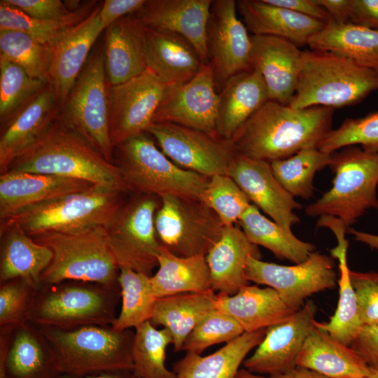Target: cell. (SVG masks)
Segmentation results:
<instances>
[{
	"label": "cell",
	"mask_w": 378,
	"mask_h": 378,
	"mask_svg": "<svg viewBox=\"0 0 378 378\" xmlns=\"http://www.w3.org/2000/svg\"><path fill=\"white\" fill-rule=\"evenodd\" d=\"M334 109L323 106L296 108L269 100L235 132L237 153L271 162L302 149L318 147L332 130Z\"/></svg>",
	"instance_id": "obj_1"
},
{
	"label": "cell",
	"mask_w": 378,
	"mask_h": 378,
	"mask_svg": "<svg viewBox=\"0 0 378 378\" xmlns=\"http://www.w3.org/2000/svg\"><path fill=\"white\" fill-rule=\"evenodd\" d=\"M7 172L79 178L130 192L115 164L107 161L59 115L38 141L13 162Z\"/></svg>",
	"instance_id": "obj_2"
},
{
	"label": "cell",
	"mask_w": 378,
	"mask_h": 378,
	"mask_svg": "<svg viewBox=\"0 0 378 378\" xmlns=\"http://www.w3.org/2000/svg\"><path fill=\"white\" fill-rule=\"evenodd\" d=\"M378 90V74L339 55L303 50L294 96L288 104L296 108H331L358 104Z\"/></svg>",
	"instance_id": "obj_3"
},
{
	"label": "cell",
	"mask_w": 378,
	"mask_h": 378,
	"mask_svg": "<svg viewBox=\"0 0 378 378\" xmlns=\"http://www.w3.org/2000/svg\"><path fill=\"white\" fill-rule=\"evenodd\" d=\"M121 291L120 285L69 280L39 289L27 322L37 328L71 330L89 326H111Z\"/></svg>",
	"instance_id": "obj_4"
},
{
	"label": "cell",
	"mask_w": 378,
	"mask_h": 378,
	"mask_svg": "<svg viewBox=\"0 0 378 378\" xmlns=\"http://www.w3.org/2000/svg\"><path fill=\"white\" fill-rule=\"evenodd\" d=\"M113 164L131 193L160 197L172 195L201 200L210 179L176 165L146 132L115 146Z\"/></svg>",
	"instance_id": "obj_5"
},
{
	"label": "cell",
	"mask_w": 378,
	"mask_h": 378,
	"mask_svg": "<svg viewBox=\"0 0 378 378\" xmlns=\"http://www.w3.org/2000/svg\"><path fill=\"white\" fill-rule=\"evenodd\" d=\"M31 237L52 253L51 262L41 274L42 286L69 280L119 284L120 269L109 248L105 226L45 232Z\"/></svg>",
	"instance_id": "obj_6"
},
{
	"label": "cell",
	"mask_w": 378,
	"mask_h": 378,
	"mask_svg": "<svg viewBox=\"0 0 378 378\" xmlns=\"http://www.w3.org/2000/svg\"><path fill=\"white\" fill-rule=\"evenodd\" d=\"M129 193L94 185L24 208L1 223L15 224L30 237L50 232L106 227Z\"/></svg>",
	"instance_id": "obj_7"
},
{
	"label": "cell",
	"mask_w": 378,
	"mask_h": 378,
	"mask_svg": "<svg viewBox=\"0 0 378 378\" xmlns=\"http://www.w3.org/2000/svg\"><path fill=\"white\" fill-rule=\"evenodd\" d=\"M55 350L62 374L85 377L133 369L134 332L111 326H89L71 330L38 328Z\"/></svg>",
	"instance_id": "obj_8"
},
{
	"label": "cell",
	"mask_w": 378,
	"mask_h": 378,
	"mask_svg": "<svg viewBox=\"0 0 378 378\" xmlns=\"http://www.w3.org/2000/svg\"><path fill=\"white\" fill-rule=\"evenodd\" d=\"M331 188L305 208L310 217L334 216L349 227L367 210L378 209V152L350 146L332 153Z\"/></svg>",
	"instance_id": "obj_9"
},
{
	"label": "cell",
	"mask_w": 378,
	"mask_h": 378,
	"mask_svg": "<svg viewBox=\"0 0 378 378\" xmlns=\"http://www.w3.org/2000/svg\"><path fill=\"white\" fill-rule=\"evenodd\" d=\"M104 50L91 55L61 108L59 118L113 163L109 136V90Z\"/></svg>",
	"instance_id": "obj_10"
},
{
	"label": "cell",
	"mask_w": 378,
	"mask_h": 378,
	"mask_svg": "<svg viewBox=\"0 0 378 378\" xmlns=\"http://www.w3.org/2000/svg\"><path fill=\"white\" fill-rule=\"evenodd\" d=\"M119 207L106 226L107 241L120 268L151 276L158 266L162 245L155 227L161 203L154 195L134 193Z\"/></svg>",
	"instance_id": "obj_11"
},
{
	"label": "cell",
	"mask_w": 378,
	"mask_h": 378,
	"mask_svg": "<svg viewBox=\"0 0 378 378\" xmlns=\"http://www.w3.org/2000/svg\"><path fill=\"white\" fill-rule=\"evenodd\" d=\"M160 200L155 216L160 244L178 256H206L224 228L217 214L200 200L172 195Z\"/></svg>",
	"instance_id": "obj_12"
},
{
	"label": "cell",
	"mask_w": 378,
	"mask_h": 378,
	"mask_svg": "<svg viewBox=\"0 0 378 378\" xmlns=\"http://www.w3.org/2000/svg\"><path fill=\"white\" fill-rule=\"evenodd\" d=\"M333 259L314 251L303 262L281 265L250 256L245 276L248 281L274 289L284 302L295 312L312 295L332 289L337 279Z\"/></svg>",
	"instance_id": "obj_13"
},
{
	"label": "cell",
	"mask_w": 378,
	"mask_h": 378,
	"mask_svg": "<svg viewBox=\"0 0 378 378\" xmlns=\"http://www.w3.org/2000/svg\"><path fill=\"white\" fill-rule=\"evenodd\" d=\"M148 133L178 167L207 177L227 174L237 151L230 140L169 122H153Z\"/></svg>",
	"instance_id": "obj_14"
},
{
	"label": "cell",
	"mask_w": 378,
	"mask_h": 378,
	"mask_svg": "<svg viewBox=\"0 0 378 378\" xmlns=\"http://www.w3.org/2000/svg\"><path fill=\"white\" fill-rule=\"evenodd\" d=\"M167 86L149 69L110 86L109 136L113 148L146 132Z\"/></svg>",
	"instance_id": "obj_15"
},
{
	"label": "cell",
	"mask_w": 378,
	"mask_h": 378,
	"mask_svg": "<svg viewBox=\"0 0 378 378\" xmlns=\"http://www.w3.org/2000/svg\"><path fill=\"white\" fill-rule=\"evenodd\" d=\"M215 86L212 64H202L189 81L167 86L153 122L177 124L220 137L216 125L218 94Z\"/></svg>",
	"instance_id": "obj_16"
},
{
	"label": "cell",
	"mask_w": 378,
	"mask_h": 378,
	"mask_svg": "<svg viewBox=\"0 0 378 378\" xmlns=\"http://www.w3.org/2000/svg\"><path fill=\"white\" fill-rule=\"evenodd\" d=\"M238 16L237 1L212 0L206 27V46L216 81L224 83L251 69V36Z\"/></svg>",
	"instance_id": "obj_17"
},
{
	"label": "cell",
	"mask_w": 378,
	"mask_h": 378,
	"mask_svg": "<svg viewBox=\"0 0 378 378\" xmlns=\"http://www.w3.org/2000/svg\"><path fill=\"white\" fill-rule=\"evenodd\" d=\"M316 310L314 301L307 300L288 320L267 328L254 353L243 362L244 368L265 376L279 375L295 368L303 344L314 327Z\"/></svg>",
	"instance_id": "obj_18"
},
{
	"label": "cell",
	"mask_w": 378,
	"mask_h": 378,
	"mask_svg": "<svg viewBox=\"0 0 378 378\" xmlns=\"http://www.w3.org/2000/svg\"><path fill=\"white\" fill-rule=\"evenodd\" d=\"M227 175L230 176L255 206L273 221L291 230L300 218L295 209L302 208L274 176L270 163L237 153Z\"/></svg>",
	"instance_id": "obj_19"
},
{
	"label": "cell",
	"mask_w": 378,
	"mask_h": 378,
	"mask_svg": "<svg viewBox=\"0 0 378 378\" xmlns=\"http://www.w3.org/2000/svg\"><path fill=\"white\" fill-rule=\"evenodd\" d=\"M212 0H146L134 15L146 27L186 39L204 64L209 63L206 27Z\"/></svg>",
	"instance_id": "obj_20"
},
{
	"label": "cell",
	"mask_w": 378,
	"mask_h": 378,
	"mask_svg": "<svg viewBox=\"0 0 378 378\" xmlns=\"http://www.w3.org/2000/svg\"><path fill=\"white\" fill-rule=\"evenodd\" d=\"M251 44V66L260 73L270 100L288 105L295 92L303 51L272 36L252 35Z\"/></svg>",
	"instance_id": "obj_21"
},
{
	"label": "cell",
	"mask_w": 378,
	"mask_h": 378,
	"mask_svg": "<svg viewBox=\"0 0 378 378\" xmlns=\"http://www.w3.org/2000/svg\"><path fill=\"white\" fill-rule=\"evenodd\" d=\"M102 4L99 3L87 19L51 46L48 84L60 108L86 64L91 48L104 31L99 19Z\"/></svg>",
	"instance_id": "obj_22"
},
{
	"label": "cell",
	"mask_w": 378,
	"mask_h": 378,
	"mask_svg": "<svg viewBox=\"0 0 378 378\" xmlns=\"http://www.w3.org/2000/svg\"><path fill=\"white\" fill-rule=\"evenodd\" d=\"M61 108L48 84L24 108L1 128L0 172L38 141L59 115Z\"/></svg>",
	"instance_id": "obj_23"
},
{
	"label": "cell",
	"mask_w": 378,
	"mask_h": 378,
	"mask_svg": "<svg viewBox=\"0 0 378 378\" xmlns=\"http://www.w3.org/2000/svg\"><path fill=\"white\" fill-rule=\"evenodd\" d=\"M89 181L61 176L23 172L0 175V220L40 202L94 186Z\"/></svg>",
	"instance_id": "obj_24"
},
{
	"label": "cell",
	"mask_w": 378,
	"mask_h": 378,
	"mask_svg": "<svg viewBox=\"0 0 378 378\" xmlns=\"http://www.w3.org/2000/svg\"><path fill=\"white\" fill-rule=\"evenodd\" d=\"M104 62L111 85L126 82L148 69L145 26L134 14L105 30Z\"/></svg>",
	"instance_id": "obj_25"
},
{
	"label": "cell",
	"mask_w": 378,
	"mask_h": 378,
	"mask_svg": "<svg viewBox=\"0 0 378 378\" xmlns=\"http://www.w3.org/2000/svg\"><path fill=\"white\" fill-rule=\"evenodd\" d=\"M237 8L247 30L253 35L279 37L298 47L307 46L310 38L326 24L265 0H239Z\"/></svg>",
	"instance_id": "obj_26"
},
{
	"label": "cell",
	"mask_w": 378,
	"mask_h": 378,
	"mask_svg": "<svg viewBox=\"0 0 378 378\" xmlns=\"http://www.w3.org/2000/svg\"><path fill=\"white\" fill-rule=\"evenodd\" d=\"M215 305L218 310L237 321L247 332L283 323L295 312L274 289L248 284L232 295L218 293Z\"/></svg>",
	"instance_id": "obj_27"
},
{
	"label": "cell",
	"mask_w": 378,
	"mask_h": 378,
	"mask_svg": "<svg viewBox=\"0 0 378 378\" xmlns=\"http://www.w3.org/2000/svg\"><path fill=\"white\" fill-rule=\"evenodd\" d=\"M250 256L260 259L258 246L252 244L238 226H224L220 239L206 255L211 290L229 295L248 284L245 269Z\"/></svg>",
	"instance_id": "obj_28"
},
{
	"label": "cell",
	"mask_w": 378,
	"mask_h": 378,
	"mask_svg": "<svg viewBox=\"0 0 378 378\" xmlns=\"http://www.w3.org/2000/svg\"><path fill=\"white\" fill-rule=\"evenodd\" d=\"M218 94L217 132L230 140L237 130L270 100L260 73L254 69L234 75L223 84Z\"/></svg>",
	"instance_id": "obj_29"
},
{
	"label": "cell",
	"mask_w": 378,
	"mask_h": 378,
	"mask_svg": "<svg viewBox=\"0 0 378 378\" xmlns=\"http://www.w3.org/2000/svg\"><path fill=\"white\" fill-rule=\"evenodd\" d=\"M62 374L58 357L41 331L29 322L18 326L0 378H59Z\"/></svg>",
	"instance_id": "obj_30"
},
{
	"label": "cell",
	"mask_w": 378,
	"mask_h": 378,
	"mask_svg": "<svg viewBox=\"0 0 378 378\" xmlns=\"http://www.w3.org/2000/svg\"><path fill=\"white\" fill-rule=\"evenodd\" d=\"M148 69L167 85L191 80L202 64L193 46L182 36L145 26Z\"/></svg>",
	"instance_id": "obj_31"
},
{
	"label": "cell",
	"mask_w": 378,
	"mask_h": 378,
	"mask_svg": "<svg viewBox=\"0 0 378 378\" xmlns=\"http://www.w3.org/2000/svg\"><path fill=\"white\" fill-rule=\"evenodd\" d=\"M296 365L328 378H360L370 367L350 346L314 326L297 358Z\"/></svg>",
	"instance_id": "obj_32"
},
{
	"label": "cell",
	"mask_w": 378,
	"mask_h": 378,
	"mask_svg": "<svg viewBox=\"0 0 378 378\" xmlns=\"http://www.w3.org/2000/svg\"><path fill=\"white\" fill-rule=\"evenodd\" d=\"M0 235V284L24 278L41 287V274L51 262L52 251L15 224L1 223Z\"/></svg>",
	"instance_id": "obj_33"
},
{
	"label": "cell",
	"mask_w": 378,
	"mask_h": 378,
	"mask_svg": "<svg viewBox=\"0 0 378 378\" xmlns=\"http://www.w3.org/2000/svg\"><path fill=\"white\" fill-rule=\"evenodd\" d=\"M267 328L244 332L209 355L186 352L174 363L176 378H235L246 356L263 340Z\"/></svg>",
	"instance_id": "obj_34"
},
{
	"label": "cell",
	"mask_w": 378,
	"mask_h": 378,
	"mask_svg": "<svg viewBox=\"0 0 378 378\" xmlns=\"http://www.w3.org/2000/svg\"><path fill=\"white\" fill-rule=\"evenodd\" d=\"M216 293H181L157 299L150 322L171 334L175 352L182 351L184 341L197 323L216 309Z\"/></svg>",
	"instance_id": "obj_35"
},
{
	"label": "cell",
	"mask_w": 378,
	"mask_h": 378,
	"mask_svg": "<svg viewBox=\"0 0 378 378\" xmlns=\"http://www.w3.org/2000/svg\"><path fill=\"white\" fill-rule=\"evenodd\" d=\"M309 49L345 57L378 74V31L352 23L329 20L312 36Z\"/></svg>",
	"instance_id": "obj_36"
},
{
	"label": "cell",
	"mask_w": 378,
	"mask_h": 378,
	"mask_svg": "<svg viewBox=\"0 0 378 378\" xmlns=\"http://www.w3.org/2000/svg\"><path fill=\"white\" fill-rule=\"evenodd\" d=\"M158 270L150 282L157 298L211 290V276L206 256H178L161 246Z\"/></svg>",
	"instance_id": "obj_37"
},
{
	"label": "cell",
	"mask_w": 378,
	"mask_h": 378,
	"mask_svg": "<svg viewBox=\"0 0 378 378\" xmlns=\"http://www.w3.org/2000/svg\"><path fill=\"white\" fill-rule=\"evenodd\" d=\"M238 224L252 244L267 248L279 259L300 264L316 250L314 244L298 239L292 230L266 218L253 204Z\"/></svg>",
	"instance_id": "obj_38"
},
{
	"label": "cell",
	"mask_w": 378,
	"mask_h": 378,
	"mask_svg": "<svg viewBox=\"0 0 378 378\" xmlns=\"http://www.w3.org/2000/svg\"><path fill=\"white\" fill-rule=\"evenodd\" d=\"M99 3L85 2L79 9L57 19L39 20L31 18L18 8L0 1V30L24 32L51 47L70 29L87 19Z\"/></svg>",
	"instance_id": "obj_39"
},
{
	"label": "cell",
	"mask_w": 378,
	"mask_h": 378,
	"mask_svg": "<svg viewBox=\"0 0 378 378\" xmlns=\"http://www.w3.org/2000/svg\"><path fill=\"white\" fill-rule=\"evenodd\" d=\"M348 243L337 244L330 250L331 255L337 259L340 277L338 280L339 300L337 309L328 322L314 326L326 331L330 336L342 343L350 346L362 328L358 301L351 283L347 265Z\"/></svg>",
	"instance_id": "obj_40"
},
{
	"label": "cell",
	"mask_w": 378,
	"mask_h": 378,
	"mask_svg": "<svg viewBox=\"0 0 378 378\" xmlns=\"http://www.w3.org/2000/svg\"><path fill=\"white\" fill-rule=\"evenodd\" d=\"M150 276L129 268H120L118 284L122 305L120 314L111 326L117 331L136 328L150 321L157 298Z\"/></svg>",
	"instance_id": "obj_41"
},
{
	"label": "cell",
	"mask_w": 378,
	"mask_h": 378,
	"mask_svg": "<svg viewBox=\"0 0 378 378\" xmlns=\"http://www.w3.org/2000/svg\"><path fill=\"white\" fill-rule=\"evenodd\" d=\"M332 161V153H325L317 147H311L270 163L274 176L289 194L293 197L308 200L313 196L316 173L330 167Z\"/></svg>",
	"instance_id": "obj_42"
},
{
	"label": "cell",
	"mask_w": 378,
	"mask_h": 378,
	"mask_svg": "<svg viewBox=\"0 0 378 378\" xmlns=\"http://www.w3.org/2000/svg\"><path fill=\"white\" fill-rule=\"evenodd\" d=\"M132 348V372L136 378H176L165 365L166 351L172 344L170 332L157 329L149 321L135 328Z\"/></svg>",
	"instance_id": "obj_43"
},
{
	"label": "cell",
	"mask_w": 378,
	"mask_h": 378,
	"mask_svg": "<svg viewBox=\"0 0 378 378\" xmlns=\"http://www.w3.org/2000/svg\"><path fill=\"white\" fill-rule=\"evenodd\" d=\"M48 84L0 57V123L4 127Z\"/></svg>",
	"instance_id": "obj_44"
},
{
	"label": "cell",
	"mask_w": 378,
	"mask_h": 378,
	"mask_svg": "<svg viewBox=\"0 0 378 378\" xmlns=\"http://www.w3.org/2000/svg\"><path fill=\"white\" fill-rule=\"evenodd\" d=\"M51 47L15 30H0V57L22 67L35 79L48 83Z\"/></svg>",
	"instance_id": "obj_45"
},
{
	"label": "cell",
	"mask_w": 378,
	"mask_h": 378,
	"mask_svg": "<svg viewBox=\"0 0 378 378\" xmlns=\"http://www.w3.org/2000/svg\"><path fill=\"white\" fill-rule=\"evenodd\" d=\"M360 145L365 150L378 152V111L363 118H346L322 139L318 148L332 154L344 147Z\"/></svg>",
	"instance_id": "obj_46"
},
{
	"label": "cell",
	"mask_w": 378,
	"mask_h": 378,
	"mask_svg": "<svg viewBox=\"0 0 378 378\" xmlns=\"http://www.w3.org/2000/svg\"><path fill=\"white\" fill-rule=\"evenodd\" d=\"M224 226L234 225L251 204L234 181L227 174L210 177L202 197Z\"/></svg>",
	"instance_id": "obj_47"
},
{
	"label": "cell",
	"mask_w": 378,
	"mask_h": 378,
	"mask_svg": "<svg viewBox=\"0 0 378 378\" xmlns=\"http://www.w3.org/2000/svg\"><path fill=\"white\" fill-rule=\"evenodd\" d=\"M244 332L237 321L216 309L194 328L184 341L182 351L201 355L209 347L228 343Z\"/></svg>",
	"instance_id": "obj_48"
},
{
	"label": "cell",
	"mask_w": 378,
	"mask_h": 378,
	"mask_svg": "<svg viewBox=\"0 0 378 378\" xmlns=\"http://www.w3.org/2000/svg\"><path fill=\"white\" fill-rule=\"evenodd\" d=\"M41 288L24 278L0 284V326L17 327L27 322Z\"/></svg>",
	"instance_id": "obj_49"
},
{
	"label": "cell",
	"mask_w": 378,
	"mask_h": 378,
	"mask_svg": "<svg viewBox=\"0 0 378 378\" xmlns=\"http://www.w3.org/2000/svg\"><path fill=\"white\" fill-rule=\"evenodd\" d=\"M363 326H378V272L349 271Z\"/></svg>",
	"instance_id": "obj_50"
},
{
	"label": "cell",
	"mask_w": 378,
	"mask_h": 378,
	"mask_svg": "<svg viewBox=\"0 0 378 378\" xmlns=\"http://www.w3.org/2000/svg\"><path fill=\"white\" fill-rule=\"evenodd\" d=\"M28 16L39 20L62 18L71 12L60 0H4Z\"/></svg>",
	"instance_id": "obj_51"
},
{
	"label": "cell",
	"mask_w": 378,
	"mask_h": 378,
	"mask_svg": "<svg viewBox=\"0 0 378 378\" xmlns=\"http://www.w3.org/2000/svg\"><path fill=\"white\" fill-rule=\"evenodd\" d=\"M350 346L370 368L378 370V326H363Z\"/></svg>",
	"instance_id": "obj_52"
},
{
	"label": "cell",
	"mask_w": 378,
	"mask_h": 378,
	"mask_svg": "<svg viewBox=\"0 0 378 378\" xmlns=\"http://www.w3.org/2000/svg\"><path fill=\"white\" fill-rule=\"evenodd\" d=\"M146 0H105L99 10L101 26L104 31L120 18L139 11Z\"/></svg>",
	"instance_id": "obj_53"
},
{
	"label": "cell",
	"mask_w": 378,
	"mask_h": 378,
	"mask_svg": "<svg viewBox=\"0 0 378 378\" xmlns=\"http://www.w3.org/2000/svg\"><path fill=\"white\" fill-rule=\"evenodd\" d=\"M349 22L378 31V0H351Z\"/></svg>",
	"instance_id": "obj_54"
},
{
	"label": "cell",
	"mask_w": 378,
	"mask_h": 378,
	"mask_svg": "<svg viewBox=\"0 0 378 378\" xmlns=\"http://www.w3.org/2000/svg\"><path fill=\"white\" fill-rule=\"evenodd\" d=\"M267 3L327 23L330 18L316 0H265Z\"/></svg>",
	"instance_id": "obj_55"
},
{
	"label": "cell",
	"mask_w": 378,
	"mask_h": 378,
	"mask_svg": "<svg viewBox=\"0 0 378 378\" xmlns=\"http://www.w3.org/2000/svg\"><path fill=\"white\" fill-rule=\"evenodd\" d=\"M316 1L327 12L330 20L349 22L351 0H316Z\"/></svg>",
	"instance_id": "obj_56"
},
{
	"label": "cell",
	"mask_w": 378,
	"mask_h": 378,
	"mask_svg": "<svg viewBox=\"0 0 378 378\" xmlns=\"http://www.w3.org/2000/svg\"><path fill=\"white\" fill-rule=\"evenodd\" d=\"M235 378H328L312 370L296 366L289 372L276 376H265L251 373L245 368L238 371Z\"/></svg>",
	"instance_id": "obj_57"
},
{
	"label": "cell",
	"mask_w": 378,
	"mask_h": 378,
	"mask_svg": "<svg viewBox=\"0 0 378 378\" xmlns=\"http://www.w3.org/2000/svg\"><path fill=\"white\" fill-rule=\"evenodd\" d=\"M15 328L13 326H0V374L4 371L12 335Z\"/></svg>",
	"instance_id": "obj_58"
},
{
	"label": "cell",
	"mask_w": 378,
	"mask_h": 378,
	"mask_svg": "<svg viewBox=\"0 0 378 378\" xmlns=\"http://www.w3.org/2000/svg\"><path fill=\"white\" fill-rule=\"evenodd\" d=\"M59 378H136L132 370H120L85 377L62 374Z\"/></svg>",
	"instance_id": "obj_59"
},
{
	"label": "cell",
	"mask_w": 378,
	"mask_h": 378,
	"mask_svg": "<svg viewBox=\"0 0 378 378\" xmlns=\"http://www.w3.org/2000/svg\"><path fill=\"white\" fill-rule=\"evenodd\" d=\"M349 231L354 234L356 240L367 244L372 248H378V235L361 232L353 229H350Z\"/></svg>",
	"instance_id": "obj_60"
},
{
	"label": "cell",
	"mask_w": 378,
	"mask_h": 378,
	"mask_svg": "<svg viewBox=\"0 0 378 378\" xmlns=\"http://www.w3.org/2000/svg\"><path fill=\"white\" fill-rule=\"evenodd\" d=\"M360 378H378V370L370 368L369 373L366 376Z\"/></svg>",
	"instance_id": "obj_61"
}]
</instances>
